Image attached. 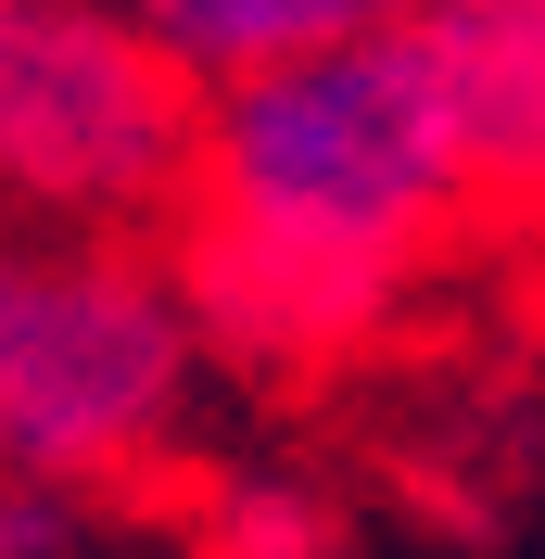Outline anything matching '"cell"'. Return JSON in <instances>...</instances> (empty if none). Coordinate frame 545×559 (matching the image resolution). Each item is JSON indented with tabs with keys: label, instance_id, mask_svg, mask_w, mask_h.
<instances>
[{
	"label": "cell",
	"instance_id": "277c9868",
	"mask_svg": "<svg viewBox=\"0 0 545 559\" xmlns=\"http://www.w3.org/2000/svg\"><path fill=\"white\" fill-rule=\"evenodd\" d=\"M178 293H191V318H204V356H229L241 382H317V369L368 356L380 331L407 318L419 267L178 204Z\"/></svg>",
	"mask_w": 545,
	"mask_h": 559
},
{
	"label": "cell",
	"instance_id": "3957f363",
	"mask_svg": "<svg viewBox=\"0 0 545 559\" xmlns=\"http://www.w3.org/2000/svg\"><path fill=\"white\" fill-rule=\"evenodd\" d=\"M204 90L128 0H0V204L102 229L191 191Z\"/></svg>",
	"mask_w": 545,
	"mask_h": 559
},
{
	"label": "cell",
	"instance_id": "9c48e42d",
	"mask_svg": "<svg viewBox=\"0 0 545 559\" xmlns=\"http://www.w3.org/2000/svg\"><path fill=\"white\" fill-rule=\"evenodd\" d=\"M64 547H76V496L0 471V559H64Z\"/></svg>",
	"mask_w": 545,
	"mask_h": 559
},
{
	"label": "cell",
	"instance_id": "8992f818",
	"mask_svg": "<svg viewBox=\"0 0 545 559\" xmlns=\"http://www.w3.org/2000/svg\"><path fill=\"white\" fill-rule=\"evenodd\" d=\"M545 471V407H520V394H457L444 419H419L407 445H393V484H407L419 522L444 534H508L520 484Z\"/></svg>",
	"mask_w": 545,
	"mask_h": 559
},
{
	"label": "cell",
	"instance_id": "7a4b0ae2",
	"mask_svg": "<svg viewBox=\"0 0 545 559\" xmlns=\"http://www.w3.org/2000/svg\"><path fill=\"white\" fill-rule=\"evenodd\" d=\"M191 382H204V318L178 267H140L114 242L0 254V471L102 496L178 445Z\"/></svg>",
	"mask_w": 545,
	"mask_h": 559
},
{
	"label": "cell",
	"instance_id": "ba28073f",
	"mask_svg": "<svg viewBox=\"0 0 545 559\" xmlns=\"http://www.w3.org/2000/svg\"><path fill=\"white\" fill-rule=\"evenodd\" d=\"M191 559H342V509L305 471L241 457V471L204 484V509H191Z\"/></svg>",
	"mask_w": 545,
	"mask_h": 559
},
{
	"label": "cell",
	"instance_id": "52a82bcc",
	"mask_svg": "<svg viewBox=\"0 0 545 559\" xmlns=\"http://www.w3.org/2000/svg\"><path fill=\"white\" fill-rule=\"evenodd\" d=\"M128 13L166 38V64L216 103V90H241V76L317 64V51H342V38L393 26L407 0H128Z\"/></svg>",
	"mask_w": 545,
	"mask_h": 559
},
{
	"label": "cell",
	"instance_id": "5b68a950",
	"mask_svg": "<svg viewBox=\"0 0 545 559\" xmlns=\"http://www.w3.org/2000/svg\"><path fill=\"white\" fill-rule=\"evenodd\" d=\"M407 26L457 90L482 204H545V0H407Z\"/></svg>",
	"mask_w": 545,
	"mask_h": 559
},
{
	"label": "cell",
	"instance_id": "6da1fadb",
	"mask_svg": "<svg viewBox=\"0 0 545 559\" xmlns=\"http://www.w3.org/2000/svg\"><path fill=\"white\" fill-rule=\"evenodd\" d=\"M178 204L419 267V254L482 204V166H470V128H457V90H444L432 38L393 13V26L342 38L317 64H279V76L216 90Z\"/></svg>",
	"mask_w": 545,
	"mask_h": 559
}]
</instances>
